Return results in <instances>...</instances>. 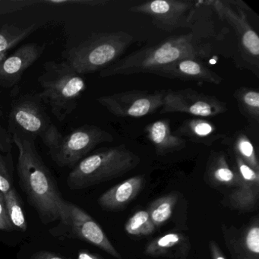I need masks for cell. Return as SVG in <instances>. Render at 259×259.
I'll return each instance as SVG.
<instances>
[{
  "label": "cell",
  "mask_w": 259,
  "mask_h": 259,
  "mask_svg": "<svg viewBox=\"0 0 259 259\" xmlns=\"http://www.w3.org/2000/svg\"><path fill=\"white\" fill-rule=\"evenodd\" d=\"M134 42L124 31L95 33L67 51L66 61L79 75L101 72L121 58Z\"/></svg>",
  "instance_id": "5"
},
{
  "label": "cell",
  "mask_w": 259,
  "mask_h": 259,
  "mask_svg": "<svg viewBox=\"0 0 259 259\" xmlns=\"http://www.w3.org/2000/svg\"><path fill=\"white\" fill-rule=\"evenodd\" d=\"M46 47V44H26L6 57L0 63V86L13 88L16 85L25 71L41 57Z\"/></svg>",
  "instance_id": "13"
},
{
  "label": "cell",
  "mask_w": 259,
  "mask_h": 259,
  "mask_svg": "<svg viewBox=\"0 0 259 259\" xmlns=\"http://www.w3.org/2000/svg\"><path fill=\"white\" fill-rule=\"evenodd\" d=\"M237 187L229 195L230 206L240 211H250L257 206L259 198V172L236 156Z\"/></svg>",
  "instance_id": "14"
},
{
  "label": "cell",
  "mask_w": 259,
  "mask_h": 259,
  "mask_svg": "<svg viewBox=\"0 0 259 259\" xmlns=\"http://www.w3.org/2000/svg\"><path fill=\"white\" fill-rule=\"evenodd\" d=\"M189 249V239L184 234L170 232L148 242L145 253L152 257L185 259Z\"/></svg>",
  "instance_id": "18"
},
{
  "label": "cell",
  "mask_w": 259,
  "mask_h": 259,
  "mask_svg": "<svg viewBox=\"0 0 259 259\" xmlns=\"http://www.w3.org/2000/svg\"><path fill=\"white\" fill-rule=\"evenodd\" d=\"M11 136L19 150L16 169L19 184L28 204L36 210L44 224L58 221L60 205L64 198L57 180L37 151L35 140L18 133H13Z\"/></svg>",
  "instance_id": "1"
},
{
  "label": "cell",
  "mask_w": 259,
  "mask_h": 259,
  "mask_svg": "<svg viewBox=\"0 0 259 259\" xmlns=\"http://www.w3.org/2000/svg\"><path fill=\"white\" fill-rule=\"evenodd\" d=\"M147 136L159 155H166L184 149L186 140L172 134L168 119L154 121L145 128Z\"/></svg>",
  "instance_id": "19"
},
{
  "label": "cell",
  "mask_w": 259,
  "mask_h": 259,
  "mask_svg": "<svg viewBox=\"0 0 259 259\" xmlns=\"http://www.w3.org/2000/svg\"><path fill=\"white\" fill-rule=\"evenodd\" d=\"M77 259H104L101 256L98 254H95V253L91 252L88 250H80L78 251V255H77Z\"/></svg>",
  "instance_id": "34"
},
{
  "label": "cell",
  "mask_w": 259,
  "mask_h": 259,
  "mask_svg": "<svg viewBox=\"0 0 259 259\" xmlns=\"http://www.w3.org/2000/svg\"><path fill=\"white\" fill-rule=\"evenodd\" d=\"M6 207L11 224L14 229L20 231H26L28 229L26 217L22 207V200L17 190L13 188L10 192L4 195Z\"/></svg>",
  "instance_id": "25"
},
{
  "label": "cell",
  "mask_w": 259,
  "mask_h": 259,
  "mask_svg": "<svg viewBox=\"0 0 259 259\" xmlns=\"http://www.w3.org/2000/svg\"><path fill=\"white\" fill-rule=\"evenodd\" d=\"M145 182L144 176L131 177L106 191L98 199V204L109 211L122 210L139 195Z\"/></svg>",
  "instance_id": "17"
},
{
  "label": "cell",
  "mask_w": 259,
  "mask_h": 259,
  "mask_svg": "<svg viewBox=\"0 0 259 259\" xmlns=\"http://www.w3.org/2000/svg\"><path fill=\"white\" fill-rule=\"evenodd\" d=\"M233 149L236 156L244 163L259 172V163L254 145L248 136L242 133H236L233 140Z\"/></svg>",
  "instance_id": "26"
},
{
  "label": "cell",
  "mask_w": 259,
  "mask_h": 259,
  "mask_svg": "<svg viewBox=\"0 0 259 259\" xmlns=\"http://www.w3.org/2000/svg\"><path fill=\"white\" fill-rule=\"evenodd\" d=\"M7 57V53H3V54H0V63Z\"/></svg>",
  "instance_id": "36"
},
{
  "label": "cell",
  "mask_w": 259,
  "mask_h": 259,
  "mask_svg": "<svg viewBox=\"0 0 259 259\" xmlns=\"http://www.w3.org/2000/svg\"><path fill=\"white\" fill-rule=\"evenodd\" d=\"M30 259H66L56 253L48 251H39L34 253Z\"/></svg>",
  "instance_id": "32"
},
{
  "label": "cell",
  "mask_w": 259,
  "mask_h": 259,
  "mask_svg": "<svg viewBox=\"0 0 259 259\" xmlns=\"http://www.w3.org/2000/svg\"><path fill=\"white\" fill-rule=\"evenodd\" d=\"M208 180L213 184L227 187H237L239 180L234 169H232L222 151H213L209 157L206 172Z\"/></svg>",
  "instance_id": "21"
},
{
  "label": "cell",
  "mask_w": 259,
  "mask_h": 259,
  "mask_svg": "<svg viewBox=\"0 0 259 259\" xmlns=\"http://www.w3.org/2000/svg\"><path fill=\"white\" fill-rule=\"evenodd\" d=\"M58 225L50 230L54 237L78 239L89 242L116 259H122L101 226L85 210L63 199L60 205Z\"/></svg>",
  "instance_id": "7"
},
{
  "label": "cell",
  "mask_w": 259,
  "mask_h": 259,
  "mask_svg": "<svg viewBox=\"0 0 259 259\" xmlns=\"http://www.w3.org/2000/svg\"><path fill=\"white\" fill-rule=\"evenodd\" d=\"M12 139L11 135L4 128L1 120H0V153L2 154H9L11 153Z\"/></svg>",
  "instance_id": "31"
},
{
  "label": "cell",
  "mask_w": 259,
  "mask_h": 259,
  "mask_svg": "<svg viewBox=\"0 0 259 259\" xmlns=\"http://www.w3.org/2000/svg\"><path fill=\"white\" fill-rule=\"evenodd\" d=\"M224 233L233 259H259L258 218L241 230L224 228Z\"/></svg>",
  "instance_id": "16"
},
{
  "label": "cell",
  "mask_w": 259,
  "mask_h": 259,
  "mask_svg": "<svg viewBox=\"0 0 259 259\" xmlns=\"http://www.w3.org/2000/svg\"><path fill=\"white\" fill-rule=\"evenodd\" d=\"M38 78L42 101L51 107V113L63 122L76 109L86 90L84 78L66 61H48Z\"/></svg>",
  "instance_id": "4"
},
{
  "label": "cell",
  "mask_w": 259,
  "mask_h": 259,
  "mask_svg": "<svg viewBox=\"0 0 259 259\" xmlns=\"http://www.w3.org/2000/svg\"><path fill=\"white\" fill-rule=\"evenodd\" d=\"M38 94L22 95L11 104L9 114V133L40 138L48 148L61 137L58 128L52 123Z\"/></svg>",
  "instance_id": "6"
},
{
  "label": "cell",
  "mask_w": 259,
  "mask_h": 259,
  "mask_svg": "<svg viewBox=\"0 0 259 259\" xmlns=\"http://www.w3.org/2000/svg\"><path fill=\"white\" fill-rule=\"evenodd\" d=\"M42 4H51V5H89L98 6L107 4L104 0H44L40 1Z\"/></svg>",
  "instance_id": "29"
},
{
  "label": "cell",
  "mask_w": 259,
  "mask_h": 259,
  "mask_svg": "<svg viewBox=\"0 0 259 259\" xmlns=\"http://www.w3.org/2000/svg\"><path fill=\"white\" fill-rule=\"evenodd\" d=\"M147 210H139L135 213L125 224V230L132 236H148L155 230Z\"/></svg>",
  "instance_id": "27"
},
{
  "label": "cell",
  "mask_w": 259,
  "mask_h": 259,
  "mask_svg": "<svg viewBox=\"0 0 259 259\" xmlns=\"http://www.w3.org/2000/svg\"><path fill=\"white\" fill-rule=\"evenodd\" d=\"M196 4L189 0H154L134 6L130 11L146 15L158 29L172 32L190 26Z\"/></svg>",
  "instance_id": "9"
},
{
  "label": "cell",
  "mask_w": 259,
  "mask_h": 259,
  "mask_svg": "<svg viewBox=\"0 0 259 259\" xmlns=\"http://www.w3.org/2000/svg\"><path fill=\"white\" fill-rule=\"evenodd\" d=\"M209 248H210L212 259H227L224 254H223L219 245L215 241H210V242H209Z\"/></svg>",
  "instance_id": "33"
},
{
  "label": "cell",
  "mask_w": 259,
  "mask_h": 259,
  "mask_svg": "<svg viewBox=\"0 0 259 259\" xmlns=\"http://www.w3.org/2000/svg\"><path fill=\"white\" fill-rule=\"evenodd\" d=\"M227 103L193 89L165 90L160 113H184L198 117H213L227 111Z\"/></svg>",
  "instance_id": "11"
},
{
  "label": "cell",
  "mask_w": 259,
  "mask_h": 259,
  "mask_svg": "<svg viewBox=\"0 0 259 259\" xmlns=\"http://www.w3.org/2000/svg\"><path fill=\"white\" fill-rule=\"evenodd\" d=\"M0 98H1V93H0Z\"/></svg>",
  "instance_id": "37"
},
{
  "label": "cell",
  "mask_w": 259,
  "mask_h": 259,
  "mask_svg": "<svg viewBox=\"0 0 259 259\" xmlns=\"http://www.w3.org/2000/svg\"><path fill=\"white\" fill-rule=\"evenodd\" d=\"M113 141V136L100 127L84 125L62 136L49 148L50 155L60 167L73 168L95 147Z\"/></svg>",
  "instance_id": "8"
},
{
  "label": "cell",
  "mask_w": 259,
  "mask_h": 259,
  "mask_svg": "<svg viewBox=\"0 0 259 259\" xmlns=\"http://www.w3.org/2000/svg\"><path fill=\"white\" fill-rule=\"evenodd\" d=\"M210 45L204 43L193 33L171 36L154 46L145 47L120 58L100 72L102 78L115 75L148 73L185 58H205L210 55Z\"/></svg>",
  "instance_id": "2"
},
{
  "label": "cell",
  "mask_w": 259,
  "mask_h": 259,
  "mask_svg": "<svg viewBox=\"0 0 259 259\" xmlns=\"http://www.w3.org/2000/svg\"><path fill=\"white\" fill-rule=\"evenodd\" d=\"M221 20L225 21L233 27L237 36L239 46L242 57L251 65L258 67L259 37L257 33L251 28L245 15L240 9L236 13L227 1H207Z\"/></svg>",
  "instance_id": "12"
},
{
  "label": "cell",
  "mask_w": 259,
  "mask_h": 259,
  "mask_svg": "<svg viewBox=\"0 0 259 259\" xmlns=\"http://www.w3.org/2000/svg\"><path fill=\"white\" fill-rule=\"evenodd\" d=\"M139 163V156L125 145L101 148L72 168L66 183L72 190L87 189L122 177Z\"/></svg>",
  "instance_id": "3"
},
{
  "label": "cell",
  "mask_w": 259,
  "mask_h": 259,
  "mask_svg": "<svg viewBox=\"0 0 259 259\" xmlns=\"http://www.w3.org/2000/svg\"><path fill=\"white\" fill-rule=\"evenodd\" d=\"M165 90H132L99 97L97 101L118 117L139 118L161 108Z\"/></svg>",
  "instance_id": "10"
},
{
  "label": "cell",
  "mask_w": 259,
  "mask_h": 259,
  "mask_svg": "<svg viewBox=\"0 0 259 259\" xmlns=\"http://www.w3.org/2000/svg\"><path fill=\"white\" fill-rule=\"evenodd\" d=\"M177 199L178 196L177 194L170 193L151 203L147 211L155 227L164 224L171 218Z\"/></svg>",
  "instance_id": "22"
},
{
  "label": "cell",
  "mask_w": 259,
  "mask_h": 259,
  "mask_svg": "<svg viewBox=\"0 0 259 259\" xmlns=\"http://www.w3.org/2000/svg\"><path fill=\"white\" fill-rule=\"evenodd\" d=\"M175 133L176 136L183 139L185 137L191 142L204 144L207 146L225 137V135L218 133L216 127L211 122L202 119L185 120Z\"/></svg>",
  "instance_id": "20"
},
{
  "label": "cell",
  "mask_w": 259,
  "mask_h": 259,
  "mask_svg": "<svg viewBox=\"0 0 259 259\" xmlns=\"http://www.w3.org/2000/svg\"><path fill=\"white\" fill-rule=\"evenodd\" d=\"M241 113L249 120L259 122V92L255 89L239 88L235 92Z\"/></svg>",
  "instance_id": "23"
},
{
  "label": "cell",
  "mask_w": 259,
  "mask_h": 259,
  "mask_svg": "<svg viewBox=\"0 0 259 259\" xmlns=\"http://www.w3.org/2000/svg\"><path fill=\"white\" fill-rule=\"evenodd\" d=\"M37 30V25L20 28L13 25H5L0 29V54L8 52L9 50L19 45L30 34Z\"/></svg>",
  "instance_id": "24"
},
{
  "label": "cell",
  "mask_w": 259,
  "mask_h": 259,
  "mask_svg": "<svg viewBox=\"0 0 259 259\" xmlns=\"http://www.w3.org/2000/svg\"><path fill=\"white\" fill-rule=\"evenodd\" d=\"M11 163V153H0V192L4 195L14 188L12 178Z\"/></svg>",
  "instance_id": "28"
},
{
  "label": "cell",
  "mask_w": 259,
  "mask_h": 259,
  "mask_svg": "<svg viewBox=\"0 0 259 259\" xmlns=\"http://www.w3.org/2000/svg\"><path fill=\"white\" fill-rule=\"evenodd\" d=\"M149 74L169 79L185 81H198L220 84L223 78L209 69L199 59L185 58L177 60L163 67L154 69Z\"/></svg>",
  "instance_id": "15"
},
{
  "label": "cell",
  "mask_w": 259,
  "mask_h": 259,
  "mask_svg": "<svg viewBox=\"0 0 259 259\" xmlns=\"http://www.w3.org/2000/svg\"><path fill=\"white\" fill-rule=\"evenodd\" d=\"M14 230V227L11 224V221H10L8 213H7L4 194L0 192V230L12 231Z\"/></svg>",
  "instance_id": "30"
},
{
  "label": "cell",
  "mask_w": 259,
  "mask_h": 259,
  "mask_svg": "<svg viewBox=\"0 0 259 259\" xmlns=\"http://www.w3.org/2000/svg\"><path fill=\"white\" fill-rule=\"evenodd\" d=\"M17 10L14 9H10L9 7H4V6H0V15L6 14L9 13L10 12L16 11Z\"/></svg>",
  "instance_id": "35"
}]
</instances>
